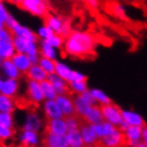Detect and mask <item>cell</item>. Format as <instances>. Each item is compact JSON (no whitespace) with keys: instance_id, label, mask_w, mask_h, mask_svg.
Here are the masks:
<instances>
[{"instance_id":"6da1fadb","label":"cell","mask_w":147,"mask_h":147,"mask_svg":"<svg viewBox=\"0 0 147 147\" xmlns=\"http://www.w3.org/2000/svg\"><path fill=\"white\" fill-rule=\"evenodd\" d=\"M97 47V40L94 35L85 31L74 30L65 37L63 50L69 57L85 58L92 55Z\"/></svg>"},{"instance_id":"7a4b0ae2","label":"cell","mask_w":147,"mask_h":147,"mask_svg":"<svg viewBox=\"0 0 147 147\" xmlns=\"http://www.w3.org/2000/svg\"><path fill=\"white\" fill-rule=\"evenodd\" d=\"M45 24L47 25L55 34H59L64 38L67 37L71 32L70 22L67 18L61 17L55 14H48L45 17Z\"/></svg>"},{"instance_id":"3957f363","label":"cell","mask_w":147,"mask_h":147,"mask_svg":"<svg viewBox=\"0 0 147 147\" xmlns=\"http://www.w3.org/2000/svg\"><path fill=\"white\" fill-rule=\"evenodd\" d=\"M74 105H75L76 114L80 117H84L85 115L88 114V111L91 110V108L96 103L92 94H91V91L88 90L83 94L75 95V97H74Z\"/></svg>"},{"instance_id":"277c9868","label":"cell","mask_w":147,"mask_h":147,"mask_svg":"<svg viewBox=\"0 0 147 147\" xmlns=\"http://www.w3.org/2000/svg\"><path fill=\"white\" fill-rule=\"evenodd\" d=\"M19 7L35 17H46L48 15V2L46 0H22Z\"/></svg>"},{"instance_id":"5b68a950","label":"cell","mask_w":147,"mask_h":147,"mask_svg":"<svg viewBox=\"0 0 147 147\" xmlns=\"http://www.w3.org/2000/svg\"><path fill=\"white\" fill-rule=\"evenodd\" d=\"M102 108V114H103V119L108 123L112 124L113 126L119 128L121 126V124L124 123L123 119V113L119 107H117L114 103H110L107 106H103Z\"/></svg>"},{"instance_id":"8992f818","label":"cell","mask_w":147,"mask_h":147,"mask_svg":"<svg viewBox=\"0 0 147 147\" xmlns=\"http://www.w3.org/2000/svg\"><path fill=\"white\" fill-rule=\"evenodd\" d=\"M26 94L31 103L34 105H42L45 101L43 88L40 82L33 80H28L26 85Z\"/></svg>"},{"instance_id":"52a82bcc","label":"cell","mask_w":147,"mask_h":147,"mask_svg":"<svg viewBox=\"0 0 147 147\" xmlns=\"http://www.w3.org/2000/svg\"><path fill=\"white\" fill-rule=\"evenodd\" d=\"M123 132L125 136V145L127 147H136L142 142L143 127L128 126Z\"/></svg>"},{"instance_id":"ba28073f","label":"cell","mask_w":147,"mask_h":147,"mask_svg":"<svg viewBox=\"0 0 147 147\" xmlns=\"http://www.w3.org/2000/svg\"><path fill=\"white\" fill-rule=\"evenodd\" d=\"M43 128V118L36 111H29L25 115V119L22 123L24 130H31L35 132H40Z\"/></svg>"},{"instance_id":"9c48e42d","label":"cell","mask_w":147,"mask_h":147,"mask_svg":"<svg viewBox=\"0 0 147 147\" xmlns=\"http://www.w3.org/2000/svg\"><path fill=\"white\" fill-rule=\"evenodd\" d=\"M19 81L18 79H7L2 78L0 80V95L14 98L19 92Z\"/></svg>"},{"instance_id":"30bf717a","label":"cell","mask_w":147,"mask_h":147,"mask_svg":"<svg viewBox=\"0 0 147 147\" xmlns=\"http://www.w3.org/2000/svg\"><path fill=\"white\" fill-rule=\"evenodd\" d=\"M55 101L62 111L64 117H68V116H73L76 114L75 110V105H74V98L68 94H62V95H58L55 98Z\"/></svg>"},{"instance_id":"8fae6325","label":"cell","mask_w":147,"mask_h":147,"mask_svg":"<svg viewBox=\"0 0 147 147\" xmlns=\"http://www.w3.org/2000/svg\"><path fill=\"white\" fill-rule=\"evenodd\" d=\"M125 142L124 132L119 128L116 129L110 136H106L99 141L101 147H123Z\"/></svg>"},{"instance_id":"7c38bea8","label":"cell","mask_w":147,"mask_h":147,"mask_svg":"<svg viewBox=\"0 0 147 147\" xmlns=\"http://www.w3.org/2000/svg\"><path fill=\"white\" fill-rule=\"evenodd\" d=\"M42 110H43L45 117L47 118V121L64 117L62 111L55 100H45L42 103Z\"/></svg>"},{"instance_id":"4fadbf2b","label":"cell","mask_w":147,"mask_h":147,"mask_svg":"<svg viewBox=\"0 0 147 147\" xmlns=\"http://www.w3.org/2000/svg\"><path fill=\"white\" fill-rule=\"evenodd\" d=\"M46 131L49 133H53L55 136H66L68 132V128H67L65 117L47 121Z\"/></svg>"},{"instance_id":"5bb4252c","label":"cell","mask_w":147,"mask_h":147,"mask_svg":"<svg viewBox=\"0 0 147 147\" xmlns=\"http://www.w3.org/2000/svg\"><path fill=\"white\" fill-rule=\"evenodd\" d=\"M18 141L25 147H36L40 142V136L38 132L22 129L18 136Z\"/></svg>"},{"instance_id":"9a60e30c","label":"cell","mask_w":147,"mask_h":147,"mask_svg":"<svg viewBox=\"0 0 147 147\" xmlns=\"http://www.w3.org/2000/svg\"><path fill=\"white\" fill-rule=\"evenodd\" d=\"M79 130H80L81 136H82V139H83L85 145H96L100 141L93 125H90L86 123L82 124Z\"/></svg>"},{"instance_id":"2e32d148","label":"cell","mask_w":147,"mask_h":147,"mask_svg":"<svg viewBox=\"0 0 147 147\" xmlns=\"http://www.w3.org/2000/svg\"><path fill=\"white\" fill-rule=\"evenodd\" d=\"M0 69L2 77L7 79H18L20 77L22 73L18 70V68L15 66L11 59L10 60H1L0 62Z\"/></svg>"},{"instance_id":"e0dca14e","label":"cell","mask_w":147,"mask_h":147,"mask_svg":"<svg viewBox=\"0 0 147 147\" xmlns=\"http://www.w3.org/2000/svg\"><path fill=\"white\" fill-rule=\"evenodd\" d=\"M121 113H123V119L128 126H139V127L145 126L143 116L139 112L131 109H123Z\"/></svg>"},{"instance_id":"ac0fdd59","label":"cell","mask_w":147,"mask_h":147,"mask_svg":"<svg viewBox=\"0 0 147 147\" xmlns=\"http://www.w3.org/2000/svg\"><path fill=\"white\" fill-rule=\"evenodd\" d=\"M14 36H19L22 37L27 40H30V42H38V38H37L36 32H34L33 30H31L29 27L24 26L22 24H17L16 26L11 30Z\"/></svg>"},{"instance_id":"d6986e66","label":"cell","mask_w":147,"mask_h":147,"mask_svg":"<svg viewBox=\"0 0 147 147\" xmlns=\"http://www.w3.org/2000/svg\"><path fill=\"white\" fill-rule=\"evenodd\" d=\"M50 83L52 84V86L55 88V90L57 91L58 95H62V94H67L68 90H69V83L67 82L65 79L61 78L60 76H58L57 74H51L48 75L47 79Z\"/></svg>"},{"instance_id":"ffe728a7","label":"cell","mask_w":147,"mask_h":147,"mask_svg":"<svg viewBox=\"0 0 147 147\" xmlns=\"http://www.w3.org/2000/svg\"><path fill=\"white\" fill-rule=\"evenodd\" d=\"M12 61L15 64V66L18 68V70L22 74H27L28 70L31 68V66L33 65L30 58L28 57V55L26 53H19V52H16L15 55L12 58Z\"/></svg>"},{"instance_id":"44dd1931","label":"cell","mask_w":147,"mask_h":147,"mask_svg":"<svg viewBox=\"0 0 147 147\" xmlns=\"http://www.w3.org/2000/svg\"><path fill=\"white\" fill-rule=\"evenodd\" d=\"M83 118L86 121V124H90V125H97V124H99L102 121H105L102 114V108L98 106V105H94Z\"/></svg>"},{"instance_id":"7402d4cb","label":"cell","mask_w":147,"mask_h":147,"mask_svg":"<svg viewBox=\"0 0 147 147\" xmlns=\"http://www.w3.org/2000/svg\"><path fill=\"white\" fill-rule=\"evenodd\" d=\"M26 75L29 80L36 81V82H40V83L44 82V81H46L48 79V74L38 64H33Z\"/></svg>"},{"instance_id":"603a6c76","label":"cell","mask_w":147,"mask_h":147,"mask_svg":"<svg viewBox=\"0 0 147 147\" xmlns=\"http://www.w3.org/2000/svg\"><path fill=\"white\" fill-rule=\"evenodd\" d=\"M38 45H40V57L58 61V58H59V51H58V50H59V49L52 47L51 45L48 44L46 40H40V42H38Z\"/></svg>"},{"instance_id":"cb8c5ba5","label":"cell","mask_w":147,"mask_h":147,"mask_svg":"<svg viewBox=\"0 0 147 147\" xmlns=\"http://www.w3.org/2000/svg\"><path fill=\"white\" fill-rule=\"evenodd\" d=\"M16 53L13 40H0V59L10 60Z\"/></svg>"},{"instance_id":"d4e9b609","label":"cell","mask_w":147,"mask_h":147,"mask_svg":"<svg viewBox=\"0 0 147 147\" xmlns=\"http://www.w3.org/2000/svg\"><path fill=\"white\" fill-rule=\"evenodd\" d=\"M93 126H94V129H95L99 140H101V139H103V138H106L108 136H110L111 133H113L117 129V127H115V126H113L112 124H110V123H108L106 121H102L99 124Z\"/></svg>"},{"instance_id":"484cf974","label":"cell","mask_w":147,"mask_h":147,"mask_svg":"<svg viewBox=\"0 0 147 147\" xmlns=\"http://www.w3.org/2000/svg\"><path fill=\"white\" fill-rule=\"evenodd\" d=\"M90 91H91V94H92L93 98L95 100L96 105H98L100 107H103V106L112 103L109 95L102 90H100V88H91Z\"/></svg>"},{"instance_id":"4316f807","label":"cell","mask_w":147,"mask_h":147,"mask_svg":"<svg viewBox=\"0 0 147 147\" xmlns=\"http://www.w3.org/2000/svg\"><path fill=\"white\" fill-rule=\"evenodd\" d=\"M15 110H16V102L14 98L0 95V112L13 113Z\"/></svg>"},{"instance_id":"83f0119b","label":"cell","mask_w":147,"mask_h":147,"mask_svg":"<svg viewBox=\"0 0 147 147\" xmlns=\"http://www.w3.org/2000/svg\"><path fill=\"white\" fill-rule=\"evenodd\" d=\"M67 141L70 147H83L85 145L81 136L80 130H73L68 131L66 134Z\"/></svg>"},{"instance_id":"f1b7e54d","label":"cell","mask_w":147,"mask_h":147,"mask_svg":"<svg viewBox=\"0 0 147 147\" xmlns=\"http://www.w3.org/2000/svg\"><path fill=\"white\" fill-rule=\"evenodd\" d=\"M73 70L74 69L70 68V66L68 65V64H66V63L63 62V61H59V60H58L57 63H55V73L57 74L58 76H60L61 78L65 79L66 81Z\"/></svg>"},{"instance_id":"f546056e","label":"cell","mask_w":147,"mask_h":147,"mask_svg":"<svg viewBox=\"0 0 147 147\" xmlns=\"http://www.w3.org/2000/svg\"><path fill=\"white\" fill-rule=\"evenodd\" d=\"M42 88H43V93H44L45 100H55V98L58 97V93L55 90V88L52 86V84L48 80L44 81L40 83Z\"/></svg>"},{"instance_id":"4dcf8cb0","label":"cell","mask_w":147,"mask_h":147,"mask_svg":"<svg viewBox=\"0 0 147 147\" xmlns=\"http://www.w3.org/2000/svg\"><path fill=\"white\" fill-rule=\"evenodd\" d=\"M88 90V82L86 80L83 81H74L69 83V91L74 93L75 95H80L83 94Z\"/></svg>"},{"instance_id":"1f68e13d","label":"cell","mask_w":147,"mask_h":147,"mask_svg":"<svg viewBox=\"0 0 147 147\" xmlns=\"http://www.w3.org/2000/svg\"><path fill=\"white\" fill-rule=\"evenodd\" d=\"M55 63H57V61H55V60L47 59V58L40 57V59L37 64H38L48 75H51V74H55Z\"/></svg>"},{"instance_id":"d6a6232c","label":"cell","mask_w":147,"mask_h":147,"mask_svg":"<svg viewBox=\"0 0 147 147\" xmlns=\"http://www.w3.org/2000/svg\"><path fill=\"white\" fill-rule=\"evenodd\" d=\"M35 32H36V35H37L38 40H47L49 37L51 36L52 34L55 33V32H53V31H52V30L50 29L47 25H46V24L38 27Z\"/></svg>"},{"instance_id":"836d02e7","label":"cell","mask_w":147,"mask_h":147,"mask_svg":"<svg viewBox=\"0 0 147 147\" xmlns=\"http://www.w3.org/2000/svg\"><path fill=\"white\" fill-rule=\"evenodd\" d=\"M0 126L7 127V128H13L14 127V117L13 113H4L0 112Z\"/></svg>"},{"instance_id":"e575fe53","label":"cell","mask_w":147,"mask_h":147,"mask_svg":"<svg viewBox=\"0 0 147 147\" xmlns=\"http://www.w3.org/2000/svg\"><path fill=\"white\" fill-rule=\"evenodd\" d=\"M46 42H47L49 45H51L52 47L57 48V49H61V48L64 47V42H65V38H64L63 36H61V35H59V34L53 33L51 36L46 40Z\"/></svg>"},{"instance_id":"d590c367","label":"cell","mask_w":147,"mask_h":147,"mask_svg":"<svg viewBox=\"0 0 147 147\" xmlns=\"http://www.w3.org/2000/svg\"><path fill=\"white\" fill-rule=\"evenodd\" d=\"M28 42H29V40H25V38H22V37L14 36L13 44H14V46H15L16 52H19V53H26Z\"/></svg>"},{"instance_id":"8d00e7d4","label":"cell","mask_w":147,"mask_h":147,"mask_svg":"<svg viewBox=\"0 0 147 147\" xmlns=\"http://www.w3.org/2000/svg\"><path fill=\"white\" fill-rule=\"evenodd\" d=\"M112 11L114 15L119 19H127V9L124 4L114 3L112 5Z\"/></svg>"},{"instance_id":"74e56055","label":"cell","mask_w":147,"mask_h":147,"mask_svg":"<svg viewBox=\"0 0 147 147\" xmlns=\"http://www.w3.org/2000/svg\"><path fill=\"white\" fill-rule=\"evenodd\" d=\"M59 140L60 136L47 132L44 139V145L45 147H59Z\"/></svg>"},{"instance_id":"f35d334b","label":"cell","mask_w":147,"mask_h":147,"mask_svg":"<svg viewBox=\"0 0 147 147\" xmlns=\"http://www.w3.org/2000/svg\"><path fill=\"white\" fill-rule=\"evenodd\" d=\"M65 121H66V125L67 128H68V131H73V130H79L82 124H80L79 121V118L77 116H68V117H65Z\"/></svg>"},{"instance_id":"ab89813d","label":"cell","mask_w":147,"mask_h":147,"mask_svg":"<svg viewBox=\"0 0 147 147\" xmlns=\"http://www.w3.org/2000/svg\"><path fill=\"white\" fill-rule=\"evenodd\" d=\"M14 136V130L13 128H7V127H2L0 126V139L2 142L9 141L10 139H12Z\"/></svg>"},{"instance_id":"60d3db41","label":"cell","mask_w":147,"mask_h":147,"mask_svg":"<svg viewBox=\"0 0 147 147\" xmlns=\"http://www.w3.org/2000/svg\"><path fill=\"white\" fill-rule=\"evenodd\" d=\"M10 14H11V13L9 12L7 5H5L3 2H1V3H0V28L4 27L5 22H7V17L10 16Z\"/></svg>"},{"instance_id":"b9f144b4","label":"cell","mask_w":147,"mask_h":147,"mask_svg":"<svg viewBox=\"0 0 147 147\" xmlns=\"http://www.w3.org/2000/svg\"><path fill=\"white\" fill-rule=\"evenodd\" d=\"M83 80H86V76H85L84 74L74 69L71 71V74L69 75L68 79H67V82L70 83V82H74V81H83Z\"/></svg>"},{"instance_id":"7bdbcfd3","label":"cell","mask_w":147,"mask_h":147,"mask_svg":"<svg viewBox=\"0 0 147 147\" xmlns=\"http://www.w3.org/2000/svg\"><path fill=\"white\" fill-rule=\"evenodd\" d=\"M17 24H18V22L16 20V18H15L12 14H10V16L7 17V22H5V25H4V27H5V28H7V29L12 30L15 26H16V25H17Z\"/></svg>"},{"instance_id":"ee69618b","label":"cell","mask_w":147,"mask_h":147,"mask_svg":"<svg viewBox=\"0 0 147 147\" xmlns=\"http://www.w3.org/2000/svg\"><path fill=\"white\" fill-rule=\"evenodd\" d=\"M79 1H82V2H85L88 3V5H91L92 7H98V0H79Z\"/></svg>"},{"instance_id":"f6af8a7d","label":"cell","mask_w":147,"mask_h":147,"mask_svg":"<svg viewBox=\"0 0 147 147\" xmlns=\"http://www.w3.org/2000/svg\"><path fill=\"white\" fill-rule=\"evenodd\" d=\"M142 142L147 145V126L143 127V134H142Z\"/></svg>"},{"instance_id":"bcb514c9","label":"cell","mask_w":147,"mask_h":147,"mask_svg":"<svg viewBox=\"0 0 147 147\" xmlns=\"http://www.w3.org/2000/svg\"><path fill=\"white\" fill-rule=\"evenodd\" d=\"M9 1H10V3L15 4V5H20L22 3V0H9Z\"/></svg>"},{"instance_id":"7dc6e473","label":"cell","mask_w":147,"mask_h":147,"mask_svg":"<svg viewBox=\"0 0 147 147\" xmlns=\"http://www.w3.org/2000/svg\"><path fill=\"white\" fill-rule=\"evenodd\" d=\"M136 147H147V145H146V144H144L143 142H141V143L139 144V145H138Z\"/></svg>"},{"instance_id":"c3c4849f","label":"cell","mask_w":147,"mask_h":147,"mask_svg":"<svg viewBox=\"0 0 147 147\" xmlns=\"http://www.w3.org/2000/svg\"><path fill=\"white\" fill-rule=\"evenodd\" d=\"M83 147H96V145H84Z\"/></svg>"},{"instance_id":"681fc988","label":"cell","mask_w":147,"mask_h":147,"mask_svg":"<svg viewBox=\"0 0 147 147\" xmlns=\"http://www.w3.org/2000/svg\"><path fill=\"white\" fill-rule=\"evenodd\" d=\"M3 1H4V0H1V2H3Z\"/></svg>"}]
</instances>
